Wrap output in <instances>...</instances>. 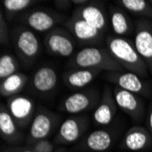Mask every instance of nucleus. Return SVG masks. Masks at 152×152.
I'll return each mask as SVG.
<instances>
[{"label":"nucleus","instance_id":"nucleus-1","mask_svg":"<svg viewBox=\"0 0 152 152\" xmlns=\"http://www.w3.org/2000/svg\"><path fill=\"white\" fill-rule=\"evenodd\" d=\"M106 45L109 54L125 70L141 77L148 76L147 63L140 57L132 41L122 37L108 36L106 38Z\"/></svg>","mask_w":152,"mask_h":152},{"label":"nucleus","instance_id":"nucleus-2","mask_svg":"<svg viewBox=\"0 0 152 152\" xmlns=\"http://www.w3.org/2000/svg\"><path fill=\"white\" fill-rule=\"evenodd\" d=\"M77 68L106 70L107 72H124V68L112 58L107 48L88 47L79 50L72 59Z\"/></svg>","mask_w":152,"mask_h":152},{"label":"nucleus","instance_id":"nucleus-3","mask_svg":"<svg viewBox=\"0 0 152 152\" xmlns=\"http://www.w3.org/2000/svg\"><path fill=\"white\" fill-rule=\"evenodd\" d=\"M12 41L18 56L26 65H31L39 56L40 41L30 29L25 26L16 27L12 31Z\"/></svg>","mask_w":152,"mask_h":152},{"label":"nucleus","instance_id":"nucleus-4","mask_svg":"<svg viewBox=\"0 0 152 152\" xmlns=\"http://www.w3.org/2000/svg\"><path fill=\"white\" fill-rule=\"evenodd\" d=\"M58 122V117L56 114L39 107L31 122L26 143L31 146L38 140H47L57 128Z\"/></svg>","mask_w":152,"mask_h":152},{"label":"nucleus","instance_id":"nucleus-5","mask_svg":"<svg viewBox=\"0 0 152 152\" xmlns=\"http://www.w3.org/2000/svg\"><path fill=\"white\" fill-rule=\"evenodd\" d=\"M45 46L48 53L62 58L72 56L75 50L73 36L63 28H54L45 37Z\"/></svg>","mask_w":152,"mask_h":152},{"label":"nucleus","instance_id":"nucleus-6","mask_svg":"<svg viewBox=\"0 0 152 152\" xmlns=\"http://www.w3.org/2000/svg\"><path fill=\"white\" fill-rule=\"evenodd\" d=\"M7 108L18 128L26 129L31 125L35 116V102L29 96L16 95L7 99Z\"/></svg>","mask_w":152,"mask_h":152},{"label":"nucleus","instance_id":"nucleus-7","mask_svg":"<svg viewBox=\"0 0 152 152\" xmlns=\"http://www.w3.org/2000/svg\"><path fill=\"white\" fill-rule=\"evenodd\" d=\"M64 20L65 18L59 14L45 9H35L22 16L23 23L37 32H49Z\"/></svg>","mask_w":152,"mask_h":152},{"label":"nucleus","instance_id":"nucleus-8","mask_svg":"<svg viewBox=\"0 0 152 152\" xmlns=\"http://www.w3.org/2000/svg\"><path fill=\"white\" fill-rule=\"evenodd\" d=\"M88 118L85 117H70L66 118L54 139L55 145H67L76 142L85 132L88 127Z\"/></svg>","mask_w":152,"mask_h":152},{"label":"nucleus","instance_id":"nucleus-9","mask_svg":"<svg viewBox=\"0 0 152 152\" xmlns=\"http://www.w3.org/2000/svg\"><path fill=\"white\" fill-rule=\"evenodd\" d=\"M134 45L152 73V24L148 20L137 22Z\"/></svg>","mask_w":152,"mask_h":152},{"label":"nucleus","instance_id":"nucleus-10","mask_svg":"<svg viewBox=\"0 0 152 152\" xmlns=\"http://www.w3.org/2000/svg\"><path fill=\"white\" fill-rule=\"evenodd\" d=\"M66 27L74 38L84 44H96L101 40L104 32L95 28L83 19L71 17L66 22Z\"/></svg>","mask_w":152,"mask_h":152},{"label":"nucleus","instance_id":"nucleus-11","mask_svg":"<svg viewBox=\"0 0 152 152\" xmlns=\"http://www.w3.org/2000/svg\"><path fill=\"white\" fill-rule=\"evenodd\" d=\"M117 106L132 118L139 120L143 115V103L141 99L132 92L115 86L112 89Z\"/></svg>","mask_w":152,"mask_h":152},{"label":"nucleus","instance_id":"nucleus-12","mask_svg":"<svg viewBox=\"0 0 152 152\" xmlns=\"http://www.w3.org/2000/svg\"><path fill=\"white\" fill-rule=\"evenodd\" d=\"M117 103L114 99L113 91L108 86H105L101 99L95 109L93 119L99 126H107L113 121L117 114Z\"/></svg>","mask_w":152,"mask_h":152},{"label":"nucleus","instance_id":"nucleus-13","mask_svg":"<svg viewBox=\"0 0 152 152\" xmlns=\"http://www.w3.org/2000/svg\"><path fill=\"white\" fill-rule=\"evenodd\" d=\"M73 17L86 21L95 28L104 32L107 26V15L104 8L99 4L88 3L85 6L78 7L73 12Z\"/></svg>","mask_w":152,"mask_h":152},{"label":"nucleus","instance_id":"nucleus-14","mask_svg":"<svg viewBox=\"0 0 152 152\" xmlns=\"http://www.w3.org/2000/svg\"><path fill=\"white\" fill-rule=\"evenodd\" d=\"M105 77L117 87L134 94L147 95L148 90L140 77L132 72H107Z\"/></svg>","mask_w":152,"mask_h":152},{"label":"nucleus","instance_id":"nucleus-15","mask_svg":"<svg viewBox=\"0 0 152 152\" xmlns=\"http://www.w3.org/2000/svg\"><path fill=\"white\" fill-rule=\"evenodd\" d=\"M98 96V94L91 91L73 93L65 99L62 109L68 114L81 113L94 107Z\"/></svg>","mask_w":152,"mask_h":152},{"label":"nucleus","instance_id":"nucleus-16","mask_svg":"<svg viewBox=\"0 0 152 152\" xmlns=\"http://www.w3.org/2000/svg\"><path fill=\"white\" fill-rule=\"evenodd\" d=\"M0 133L2 139L9 144L18 145L24 140V134L19 130L7 107L4 104L0 109Z\"/></svg>","mask_w":152,"mask_h":152},{"label":"nucleus","instance_id":"nucleus-17","mask_svg":"<svg viewBox=\"0 0 152 152\" xmlns=\"http://www.w3.org/2000/svg\"><path fill=\"white\" fill-rule=\"evenodd\" d=\"M152 142L151 134L144 127L135 126L129 129L122 140L121 146L128 150H142Z\"/></svg>","mask_w":152,"mask_h":152},{"label":"nucleus","instance_id":"nucleus-18","mask_svg":"<svg viewBox=\"0 0 152 152\" xmlns=\"http://www.w3.org/2000/svg\"><path fill=\"white\" fill-rule=\"evenodd\" d=\"M58 85V73L51 66H41L35 72L32 86L39 93H48Z\"/></svg>","mask_w":152,"mask_h":152},{"label":"nucleus","instance_id":"nucleus-19","mask_svg":"<svg viewBox=\"0 0 152 152\" xmlns=\"http://www.w3.org/2000/svg\"><path fill=\"white\" fill-rule=\"evenodd\" d=\"M101 70L77 68L66 72L63 76L65 84L70 88H82L88 86L99 76Z\"/></svg>","mask_w":152,"mask_h":152},{"label":"nucleus","instance_id":"nucleus-20","mask_svg":"<svg viewBox=\"0 0 152 152\" xmlns=\"http://www.w3.org/2000/svg\"><path fill=\"white\" fill-rule=\"evenodd\" d=\"M114 140L113 135L110 131L99 129L91 132L84 141L85 148L94 151L102 152L110 148Z\"/></svg>","mask_w":152,"mask_h":152},{"label":"nucleus","instance_id":"nucleus-21","mask_svg":"<svg viewBox=\"0 0 152 152\" xmlns=\"http://www.w3.org/2000/svg\"><path fill=\"white\" fill-rule=\"evenodd\" d=\"M110 23L112 29L118 37L130 35L133 31V25L127 13L119 7L110 8Z\"/></svg>","mask_w":152,"mask_h":152},{"label":"nucleus","instance_id":"nucleus-22","mask_svg":"<svg viewBox=\"0 0 152 152\" xmlns=\"http://www.w3.org/2000/svg\"><path fill=\"white\" fill-rule=\"evenodd\" d=\"M27 82V77L23 73H16L1 81L0 94L4 98H11L22 91Z\"/></svg>","mask_w":152,"mask_h":152},{"label":"nucleus","instance_id":"nucleus-23","mask_svg":"<svg viewBox=\"0 0 152 152\" xmlns=\"http://www.w3.org/2000/svg\"><path fill=\"white\" fill-rule=\"evenodd\" d=\"M118 3L128 11L152 18V6L144 0H120Z\"/></svg>","mask_w":152,"mask_h":152},{"label":"nucleus","instance_id":"nucleus-24","mask_svg":"<svg viewBox=\"0 0 152 152\" xmlns=\"http://www.w3.org/2000/svg\"><path fill=\"white\" fill-rule=\"evenodd\" d=\"M18 67L16 58L10 54H3L0 57V79L4 80L7 77L16 74Z\"/></svg>","mask_w":152,"mask_h":152},{"label":"nucleus","instance_id":"nucleus-25","mask_svg":"<svg viewBox=\"0 0 152 152\" xmlns=\"http://www.w3.org/2000/svg\"><path fill=\"white\" fill-rule=\"evenodd\" d=\"M2 3L5 7V11L9 16H12L28 8L36 2L32 0H4Z\"/></svg>","mask_w":152,"mask_h":152},{"label":"nucleus","instance_id":"nucleus-26","mask_svg":"<svg viewBox=\"0 0 152 152\" xmlns=\"http://www.w3.org/2000/svg\"><path fill=\"white\" fill-rule=\"evenodd\" d=\"M34 152H54L55 144L48 140H38L29 147Z\"/></svg>","mask_w":152,"mask_h":152},{"label":"nucleus","instance_id":"nucleus-27","mask_svg":"<svg viewBox=\"0 0 152 152\" xmlns=\"http://www.w3.org/2000/svg\"><path fill=\"white\" fill-rule=\"evenodd\" d=\"M0 31H1V34H0V39H1V44L2 45H7L8 44L9 41V33H8V29H7V22L5 20V18L3 16V12L1 11V18H0Z\"/></svg>","mask_w":152,"mask_h":152},{"label":"nucleus","instance_id":"nucleus-28","mask_svg":"<svg viewBox=\"0 0 152 152\" xmlns=\"http://www.w3.org/2000/svg\"><path fill=\"white\" fill-rule=\"evenodd\" d=\"M55 6H56L58 9L63 10V11H67L70 8L71 5L73 4L72 1H55Z\"/></svg>","mask_w":152,"mask_h":152},{"label":"nucleus","instance_id":"nucleus-29","mask_svg":"<svg viewBox=\"0 0 152 152\" xmlns=\"http://www.w3.org/2000/svg\"><path fill=\"white\" fill-rule=\"evenodd\" d=\"M6 152H34L30 148H9Z\"/></svg>","mask_w":152,"mask_h":152},{"label":"nucleus","instance_id":"nucleus-30","mask_svg":"<svg viewBox=\"0 0 152 152\" xmlns=\"http://www.w3.org/2000/svg\"><path fill=\"white\" fill-rule=\"evenodd\" d=\"M72 3L75 4V5H77L79 7H82V6H85L87 4H88L89 2L88 1H86V0H72Z\"/></svg>","mask_w":152,"mask_h":152},{"label":"nucleus","instance_id":"nucleus-31","mask_svg":"<svg viewBox=\"0 0 152 152\" xmlns=\"http://www.w3.org/2000/svg\"><path fill=\"white\" fill-rule=\"evenodd\" d=\"M148 126L150 129V134L152 136V107L149 109V113H148Z\"/></svg>","mask_w":152,"mask_h":152},{"label":"nucleus","instance_id":"nucleus-32","mask_svg":"<svg viewBox=\"0 0 152 152\" xmlns=\"http://www.w3.org/2000/svg\"><path fill=\"white\" fill-rule=\"evenodd\" d=\"M55 152H66V151H65V149H64V148H58L57 151H55Z\"/></svg>","mask_w":152,"mask_h":152},{"label":"nucleus","instance_id":"nucleus-33","mask_svg":"<svg viewBox=\"0 0 152 152\" xmlns=\"http://www.w3.org/2000/svg\"><path fill=\"white\" fill-rule=\"evenodd\" d=\"M149 3L151 4V6H152V1H149Z\"/></svg>","mask_w":152,"mask_h":152}]
</instances>
